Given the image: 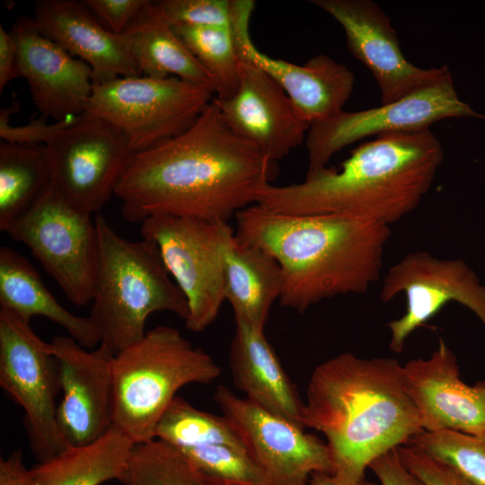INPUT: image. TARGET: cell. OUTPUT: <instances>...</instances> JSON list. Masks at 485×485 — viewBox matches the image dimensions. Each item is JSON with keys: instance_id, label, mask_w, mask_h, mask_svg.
I'll return each mask as SVG.
<instances>
[{"instance_id": "1", "label": "cell", "mask_w": 485, "mask_h": 485, "mask_svg": "<svg viewBox=\"0 0 485 485\" xmlns=\"http://www.w3.org/2000/svg\"><path fill=\"white\" fill-rule=\"evenodd\" d=\"M272 163L230 128L213 98L187 130L133 153L114 195L131 223L158 215L228 222L255 205Z\"/></svg>"}, {"instance_id": "2", "label": "cell", "mask_w": 485, "mask_h": 485, "mask_svg": "<svg viewBox=\"0 0 485 485\" xmlns=\"http://www.w3.org/2000/svg\"><path fill=\"white\" fill-rule=\"evenodd\" d=\"M302 423L326 437L331 474L342 484L366 479L374 460L423 431L403 366L394 358H362L351 352L314 368Z\"/></svg>"}, {"instance_id": "3", "label": "cell", "mask_w": 485, "mask_h": 485, "mask_svg": "<svg viewBox=\"0 0 485 485\" xmlns=\"http://www.w3.org/2000/svg\"><path fill=\"white\" fill-rule=\"evenodd\" d=\"M444 158L430 129L376 136L299 183L267 184L255 205L284 215H340L390 225L413 211Z\"/></svg>"}, {"instance_id": "4", "label": "cell", "mask_w": 485, "mask_h": 485, "mask_svg": "<svg viewBox=\"0 0 485 485\" xmlns=\"http://www.w3.org/2000/svg\"><path fill=\"white\" fill-rule=\"evenodd\" d=\"M236 235L278 262L279 302L299 313L340 295L364 294L380 278L390 225L340 215H284L252 205L237 213Z\"/></svg>"}, {"instance_id": "5", "label": "cell", "mask_w": 485, "mask_h": 485, "mask_svg": "<svg viewBox=\"0 0 485 485\" xmlns=\"http://www.w3.org/2000/svg\"><path fill=\"white\" fill-rule=\"evenodd\" d=\"M94 224L97 242L89 316L101 332L100 344L116 355L145 336L152 313L170 312L185 321L189 306L153 242L120 236L101 215L95 216Z\"/></svg>"}, {"instance_id": "6", "label": "cell", "mask_w": 485, "mask_h": 485, "mask_svg": "<svg viewBox=\"0 0 485 485\" xmlns=\"http://www.w3.org/2000/svg\"><path fill=\"white\" fill-rule=\"evenodd\" d=\"M113 428L135 444L154 439L156 427L177 392L209 384L222 373L214 358L172 326L147 331L114 355Z\"/></svg>"}, {"instance_id": "7", "label": "cell", "mask_w": 485, "mask_h": 485, "mask_svg": "<svg viewBox=\"0 0 485 485\" xmlns=\"http://www.w3.org/2000/svg\"><path fill=\"white\" fill-rule=\"evenodd\" d=\"M214 97L177 77H118L93 84L85 111L118 127L136 153L187 130Z\"/></svg>"}, {"instance_id": "8", "label": "cell", "mask_w": 485, "mask_h": 485, "mask_svg": "<svg viewBox=\"0 0 485 485\" xmlns=\"http://www.w3.org/2000/svg\"><path fill=\"white\" fill-rule=\"evenodd\" d=\"M0 385L24 410L31 447L39 463L63 453L70 444L57 421L59 368L50 343L30 322L0 307Z\"/></svg>"}, {"instance_id": "9", "label": "cell", "mask_w": 485, "mask_h": 485, "mask_svg": "<svg viewBox=\"0 0 485 485\" xmlns=\"http://www.w3.org/2000/svg\"><path fill=\"white\" fill-rule=\"evenodd\" d=\"M228 224L165 215L140 223L141 238L156 246L187 300L184 323L194 332L207 329L225 301L223 248Z\"/></svg>"}, {"instance_id": "10", "label": "cell", "mask_w": 485, "mask_h": 485, "mask_svg": "<svg viewBox=\"0 0 485 485\" xmlns=\"http://www.w3.org/2000/svg\"><path fill=\"white\" fill-rule=\"evenodd\" d=\"M91 214L72 205L54 186L5 233L26 245L75 305L92 301L96 228Z\"/></svg>"}, {"instance_id": "11", "label": "cell", "mask_w": 485, "mask_h": 485, "mask_svg": "<svg viewBox=\"0 0 485 485\" xmlns=\"http://www.w3.org/2000/svg\"><path fill=\"white\" fill-rule=\"evenodd\" d=\"M464 117L485 119L459 98L450 71L393 102L364 110H342L310 126L304 141L308 156L305 177L327 167L336 153L358 140L386 133L428 129L439 120Z\"/></svg>"}, {"instance_id": "12", "label": "cell", "mask_w": 485, "mask_h": 485, "mask_svg": "<svg viewBox=\"0 0 485 485\" xmlns=\"http://www.w3.org/2000/svg\"><path fill=\"white\" fill-rule=\"evenodd\" d=\"M52 182L72 205L99 212L114 195L133 150L114 124L84 111L46 145Z\"/></svg>"}, {"instance_id": "13", "label": "cell", "mask_w": 485, "mask_h": 485, "mask_svg": "<svg viewBox=\"0 0 485 485\" xmlns=\"http://www.w3.org/2000/svg\"><path fill=\"white\" fill-rule=\"evenodd\" d=\"M401 293L405 313L387 323L389 347L395 353L402 352L408 337L449 302L468 308L485 328V286L462 259L441 260L428 251L405 255L384 276L379 297L387 303Z\"/></svg>"}, {"instance_id": "14", "label": "cell", "mask_w": 485, "mask_h": 485, "mask_svg": "<svg viewBox=\"0 0 485 485\" xmlns=\"http://www.w3.org/2000/svg\"><path fill=\"white\" fill-rule=\"evenodd\" d=\"M214 400L271 485H309L313 472H332L327 444L301 425L240 398L225 385L216 387Z\"/></svg>"}, {"instance_id": "15", "label": "cell", "mask_w": 485, "mask_h": 485, "mask_svg": "<svg viewBox=\"0 0 485 485\" xmlns=\"http://www.w3.org/2000/svg\"><path fill=\"white\" fill-rule=\"evenodd\" d=\"M344 30L350 53L374 75L382 104L400 100L436 81L446 66L421 68L404 57L389 17L371 0H313Z\"/></svg>"}, {"instance_id": "16", "label": "cell", "mask_w": 485, "mask_h": 485, "mask_svg": "<svg viewBox=\"0 0 485 485\" xmlns=\"http://www.w3.org/2000/svg\"><path fill=\"white\" fill-rule=\"evenodd\" d=\"M49 343L63 392L59 428L70 445L91 444L113 427L114 354L101 344L85 348L70 336H55Z\"/></svg>"}, {"instance_id": "17", "label": "cell", "mask_w": 485, "mask_h": 485, "mask_svg": "<svg viewBox=\"0 0 485 485\" xmlns=\"http://www.w3.org/2000/svg\"><path fill=\"white\" fill-rule=\"evenodd\" d=\"M254 7L252 0H233L232 30L238 56L272 77L310 125L342 111L353 92L354 74L345 65L324 54L311 57L304 65H296L263 53L254 45L250 34Z\"/></svg>"}, {"instance_id": "18", "label": "cell", "mask_w": 485, "mask_h": 485, "mask_svg": "<svg viewBox=\"0 0 485 485\" xmlns=\"http://www.w3.org/2000/svg\"><path fill=\"white\" fill-rule=\"evenodd\" d=\"M239 57V84L225 100H215L230 128L258 146L271 162L305 141L310 123L282 87L250 60Z\"/></svg>"}, {"instance_id": "19", "label": "cell", "mask_w": 485, "mask_h": 485, "mask_svg": "<svg viewBox=\"0 0 485 485\" xmlns=\"http://www.w3.org/2000/svg\"><path fill=\"white\" fill-rule=\"evenodd\" d=\"M10 31L20 76L40 115L60 121L83 114L93 92L91 67L42 34L32 17H19Z\"/></svg>"}, {"instance_id": "20", "label": "cell", "mask_w": 485, "mask_h": 485, "mask_svg": "<svg viewBox=\"0 0 485 485\" xmlns=\"http://www.w3.org/2000/svg\"><path fill=\"white\" fill-rule=\"evenodd\" d=\"M403 371L423 431L485 435V381L474 386L463 382L456 357L445 341L440 340L428 358L408 361Z\"/></svg>"}, {"instance_id": "21", "label": "cell", "mask_w": 485, "mask_h": 485, "mask_svg": "<svg viewBox=\"0 0 485 485\" xmlns=\"http://www.w3.org/2000/svg\"><path fill=\"white\" fill-rule=\"evenodd\" d=\"M32 18L42 34L91 67L93 84L142 75L124 37L108 31L83 1L38 0Z\"/></svg>"}, {"instance_id": "22", "label": "cell", "mask_w": 485, "mask_h": 485, "mask_svg": "<svg viewBox=\"0 0 485 485\" xmlns=\"http://www.w3.org/2000/svg\"><path fill=\"white\" fill-rule=\"evenodd\" d=\"M235 324L230 348L234 384L253 403L304 427V401L268 341L264 330L243 322H235Z\"/></svg>"}, {"instance_id": "23", "label": "cell", "mask_w": 485, "mask_h": 485, "mask_svg": "<svg viewBox=\"0 0 485 485\" xmlns=\"http://www.w3.org/2000/svg\"><path fill=\"white\" fill-rule=\"evenodd\" d=\"M223 255L225 295L235 322L264 330L270 309L282 292L278 262L265 249L239 238L229 224Z\"/></svg>"}, {"instance_id": "24", "label": "cell", "mask_w": 485, "mask_h": 485, "mask_svg": "<svg viewBox=\"0 0 485 485\" xmlns=\"http://www.w3.org/2000/svg\"><path fill=\"white\" fill-rule=\"evenodd\" d=\"M0 305L29 322L34 316L48 319L85 348L101 341L92 317L75 315L61 305L30 261L7 246L0 248Z\"/></svg>"}, {"instance_id": "25", "label": "cell", "mask_w": 485, "mask_h": 485, "mask_svg": "<svg viewBox=\"0 0 485 485\" xmlns=\"http://www.w3.org/2000/svg\"><path fill=\"white\" fill-rule=\"evenodd\" d=\"M122 36L142 75L177 77L215 95L213 78L154 2L147 0Z\"/></svg>"}, {"instance_id": "26", "label": "cell", "mask_w": 485, "mask_h": 485, "mask_svg": "<svg viewBox=\"0 0 485 485\" xmlns=\"http://www.w3.org/2000/svg\"><path fill=\"white\" fill-rule=\"evenodd\" d=\"M135 443L111 428L98 440L71 445L57 456L31 468L35 485H100L119 481L126 472Z\"/></svg>"}, {"instance_id": "27", "label": "cell", "mask_w": 485, "mask_h": 485, "mask_svg": "<svg viewBox=\"0 0 485 485\" xmlns=\"http://www.w3.org/2000/svg\"><path fill=\"white\" fill-rule=\"evenodd\" d=\"M52 184L46 146L0 142V231L27 213Z\"/></svg>"}, {"instance_id": "28", "label": "cell", "mask_w": 485, "mask_h": 485, "mask_svg": "<svg viewBox=\"0 0 485 485\" xmlns=\"http://www.w3.org/2000/svg\"><path fill=\"white\" fill-rule=\"evenodd\" d=\"M154 437L177 449L225 445L247 450L239 431L225 416L202 411L178 395L160 419Z\"/></svg>"}, {"instance_id": "29", "label": "cell", "mask_w": 485, "mask_h": 485, "mask_svg": "<svg viewBox=\"0 0 485 485\" xmlns=\"http://www.w3.org/2000/svg\"><path fill=\"white\" fill-rule=\"evenodd\" d=\"M123 485H223L172 445L153 439L135 444Z\"/></svg>"}, {"instance_id": "30", "label": "cell", "mask_w": 485, "mask_h": 485, "mask_svg": "<svg viewBox=\"0 0 485 485\" xmlns=\"http://www.w3.org/2000/svg\"><path fill=\"white\" fill-rule=\"evenodd\" d=\"M172 27L213 78L215 97L225 100L234 95L239 84V57L232 27Z\"/></svg>"}, {"instance_id": "31", "label": "cell", "mask_w": 485, "mask_h": 485, "mask_svg": "<svg viewBox=\"0 0 485 485\" xmlns=\"http://www.w3.org/2000/svg\"><path fill=\"white\" fill-rule=\"evenodd\" d=\"M409 443L451 466L473 485H485V435L453 430L422 431Z\"/></svg>"}, {"instance_id": "32", "label": "cell", "mask_w": 485, "mask_h": 485, "mask_svg": "<svg viewBox=\"0 0 485 485\" xmlns=\"http://www.w3.org/2000/svg\"><path fill=\"white\" fill-rule=\"evenodd\" d=\"M178 450L223 485H271L247 450L225 445Z\"/></svg>"}, {"instance_id": "33", "label": "cell", "mask_w": 485, "mask_h": 485, "mask_svg": "<svg viewBox=\"0 0 485 485\" xmlns=\"http://www.w3.org/2000/svg\"><path fill=\"white\" fill-rule=\"evenodd\" d=\"M154 3L172 25L232 27L233 0H160Z\"/></svg>"}, {"instance_id": "34", "label": "cell", "mask_w": 485, "mask_h": 485, "mask_svg": "<svg viewBox=\"0 0 485 485\" xmlns=\"http://www.w3.org/2000/svg\"><path fill=\"white\" fill-rule=\"evenodd\" d=\"M19 109V103L13 101L12 105L0 110V137L3 141L15 145L46 146L64 128L70 125L76 117L60 121L48 123L47 118L40 116L31 119L25 125L13 126L11 124V116Z\"/></svg>"}, {"instance_id": "35", "label": "cell", "mask_w": 485, "mask_h": 485, "mask_svg": "<svg viewBox=\"0 0 485 485\" xmlns=\"http://www.w3.org/2000/svg\"><path fill=\"white\" fill-rule=\"evenodd\" d=\"M405 467L425 485H473L451 466L429 456L416 445L396 448Z\"/></svg>"}, {"instance_id": "36", "label": "cell", "mask_w": 485, "mask_h": 485, "mask_svg": "<svg viewBox=\"0 0 485 485\" xmlns=\"http://www.w3.org/2000/svg\"><path fill=\"white\" fill-rule=\"evenodd\" d=\"M147 0H84V4L110 32L122 35Z\"/></svg>"}, {"instance_id": "37", "label": "cell", "mask_w": 485, "mask_h": 485, "mask_svg": "<svg viewBox=\"0 0 485 485\" xmlns=\"http://www.w3.org/2000/svg\"><path fill=\"white\" fill-rule=\"evenodd\" d=\"M369 468L380 485H425L405 467L396 449L374 460Z\"/></svg>"}, {"instance_id": "38", "label": "cell", "mask_w": 485, "mask_h": 485, "mask_svg": "<svg viewBox=\"0 0 485 485\" xmlns=\"http://www.w3.org/2000/svg\"><path fill=\"white\" fill-rule=\"evenodd\" d=\"M20 76L16 41L4 26L0 25V93L13 79Z\"/></svg>"}, {"instance_id": "39", "label": "cell", "mask_w": 485, "mask_h": 485, "mask_svg": "<svg viewBox=\"0 0 485 485\" xmlns=\"http://www.w3.org/2000/svg\"><path fill=\"white\" fill-rule=\"evenodd\" d=\"M0 485H35L31 470L23 464L21 449L1 458Z\"/></svg>"}, {"instance_id": "40", "label": "cell", "mask_w": 485, "mask_h": 485, "mask_svg": "<svg viewBox=\"0 0 485 485\" xmlns=\"http://www.w3.org/2000/svg\"><path fill=\"white\" fill-rule=\"evenodd\" d=\"M309 485H380L366 479L352 484L338 482L329 472H316L311 475Z\"/></svg>"}]
</instances>
